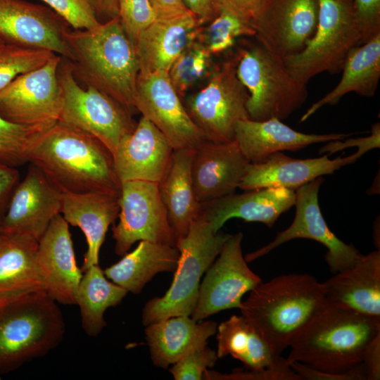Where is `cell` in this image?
Instances as JSON below:
<instances>
[{
  "label": "cell",
  "mask_w": 380,
  "mask_h": 380,
  "mask_svg": "<svg viewBox=\"0 0 380 380\" xmlns=\"http://www.w3.org/2000/svg\"><path fill=\"white\" fill-rule=\"evenodd\" d=\"M29 163L61 192L120 196L122 184L110 151L96 137L59 122L35 144Z\"/></svg>",
  "instance_id": "cell-1"
},
{
  "label": "cell",
  "mask_w": 380,
  "mask_h": 380,
  "mask_svg": "<svg viewBox=\"0 0 380 380\" xmlns=\"http://www.w3.org/2000/svg\"><path fill=\"white\" fill-rule=\"evenodd\" d=\"M65 37L76 79L136 113L139 63L118 17L89 29L70 27Z\"/></svg>",
  "instance_id": "cell-2"
},
{
  "label": "cell",
  "mask_w": 380,
  "mask_h": 380,
  "mask_svg": "<svg viewBox=\"0 0 380 380\" xmlns=\"http://www.w3.org/2000/svg\"><path fill=\"white\" fill-rule=\"evenodd\" d=\"M380 335V318L327 303L291 338L286 361L329 374L362 363L370 342Z\"/></svg>",
  "instance_id": "cell-3"
},
{
  "label": "cell",
  "mask_w": 380,
  "mask_h": 380,
  "mask_svg": "<svg viewBox=\"0 0 380 380\" xmlns=\"http://www.w3.org/2000/svg\"><path fill=\"white\" fill-rule=\"evenodd\" d=\"M327 303L322 282L308 274H286L262 281L239 309L278 355Z\"/></svg>",
  "instance_id": "cell-4"
},
{
  "label": "cell",
  "mask_w": 380,
  "mask_h": 380,
  "mask_svg": "<svg viewBox=\"0 0 380 380\" xmlns=\"http://www.w3.org/2000/svg\"><path fill=\"white\" fill-rule=\"evenodd\" d=\"M58 303L45 291L0 299V374L54 350L65 324Z\"/></svg>",
  "instance_id": "cell-5"
},
{
  "label": "cell",
  "mask_w": 380,
  "mask_h": 380,
  "mask_svg": "<svg viewBox=\"0 0 380 380\" xmlns=\"http://www.w3.org/2000/svg\"><path fill=\"white\" fill-rule=\"evenodd\" d=\"M230 234L215 232L211 224L199 216L187 234L177 239L179 252L174 278L161 297L149 300L142 312V323L175 316H191L197 303L202 276L214 262Z\"/></svg>",
  "instance_id": "cell-6"
},
{
  "label": "cell",
  "mask_w": 380,
  "mask_h": 380,
  "mask_svg": "<svg viewBox=\"0 0 380 380\" xmlns=\"http://www.w3.org/2000/svg\"><path fill=\"white\" fill-rule=\"evenodd\" d=\"M236 58L237 77L249 95V119L283 120L306 101L307 84L293 77L284 60L260 44L240 49Z\"/></svg>",
  "instance_id": "cell-7"
},
{
  "label": "cell",
  "mask_w": 380,
  "mask_h": 380,
  "mask_svg": "<svg viewBox=\"0 0 380 380\" xmlns=\"http://www.w3.org/2000/svg\"><path fill=\"white\" fill-rule=\"evenodd\" d=\"M315 31L298 52L284 59L296 80L307 84L317 75L341 72L349 53L362 44L352 0H317Z\"/></svg>",
  "instance_id": "cell-8"
},
{
  "label": "cell",
  "mask_w": 380,
  "mask_h": 380,
  "mask_svg": "<svg viewBox=\"0 0 380 380\" xmlns=\"http://www.w3.org/2000/svg\"><path fill=\"white\" fill-rule=\"evenodd\" d=\"M58 79L63 98L58 122L96 137L113 155L137 126L132 114L101 91L90 86L82 87L68 58H61Z\"/></svg>",
  "instance_id": "cell-9"
},
{
  "label": "cell",
  "mask_w": 380,
  "mask_h": 380,
  "mask_svg": "<svg viewBox=\"0 0 380 380\" xmlns=\"http://www.w3.org/2000/svg\"><path fill=\"white\" fill-rule=\"evenodd\" d=\"M248 96L236 75L235 56L213 70L205 87L186 99L185 108L205 139L232 142L236 123L248 118Z\"/></svg>",
  "instance_id": "cell-10"
},
{
  "label": "cell",
  "mask_w": 380,
  "mask_h": 380,
  "mask_svg": "<svg viewBox=\"0 0 380 380\" xmlns=\"http://www.w3.org/2000/svg\"><path fill=\"white\" fill-rule=\"evenodd\" d=\"M119 203V221L112 228L118 255H124L140 241L175 246L177 239L158 183L141 180L122 182Z\"/></svg>",
  "instance_id": "cell-11"
},
{
  "label": "cell",
  "mask_w": 380,
  "mask_h": 380,
  "mask_svg": "<svg viewBox=\"0 0 380 380\" xmlns=\"http://www.w3.org/2000/svg\"><path fill=\"white\" fill-rule=\"evenodd\" d=\"M62 56L23 73L0 91V115L18 125L53 126L60 118L63 98L58 79Z\"/></svg>",
  "instance_id": "cell-12"
},
{
  "label": "cell",
  "mask_w": 380,
  "mask_h": 380,
  "mask_svg": "<svg viewBox=\"0 0 380 380\" xmlns=\"http://www.w3.org/2000/svg\"><path fill=\"white\" fill-rule=\"evenodd\" d=\"M324 182L322 177L296 190V215L291 224L278 232L267 245L244 256L247 262L258 259L284 243L295 239H308L324 245L327 251L325 260L333 274L343 270L362 255L352 244L338 238L329 228L319 208L318 193Z\"/></svg>",
  "instance_id": "cell-13"
},
{
  "label": "cell",
  "mask_w": 380,
  "mask_h": 380,
  "mask_svg": "<svg viewBox=\"0 0 380 380\" xmlns=\"http://www.w3.org/2000/svg\"><path fill=\"white\" fill-rule=\"evenodd\" d=\"M243 236L241 232L230 234L206 270L191 315L194 320L202 321L222 310L240 309L243 296L262 281L243 255Z\"/></svg>",
  "instance_id": "cell-14"
},
{
  "label": "cell",
  "mask_w": 380,
  "mask_h": 380,
  "mask_svg": "<svg viewBox=\"0 0 380 380\" xmlns=\"http://www.w3.org/2000/svg\"><path fill=\"white\" fill-rule=\"evenodd\" d=\"M135 108L167 139L174 150L194 149L205 137L186 111L168 72H139Z\"/></svg>",
  "instance_id": "cell-15"
},
{
  "label": "cell",
  "mask_w": 380,
  "mask_h": 380,
  "mask_svg": "<svg viewBox=\"0 0 380 380\" xmlns=\"http://www.w3.org/2000/svg\"><path fill=\"white\" fill-rule=\"evenodd\" d=\"M317 18V0H265L252 24L259 44L284 60L305 46Z\"/></svg>",
  "instance_id": "cell-16"
},
{
  "label": "cell",
  "mask_w": 380,
  "mask_h": 380,
  "mask_svg": "<svg viewBox=\"0 0 380 380\" xmlns=\"http://www.w3.org/2000/svg\"><path fill=\"white\" fill-rule=\"evenodd\" d=\"M69 23L49 6L25 0H0V40L46 49L70 59L65 32Z\"/></svg>",
  "instance_id": "cell-17"
},
{
  "label": "cell",
  "mask_w": 380,
  "mask_h": 380,
  "mask_svg": "<svg viewBox=\"0 0 380 380\" xmlns=\"http://www.w3.org/2000/svg\"><path fill=\"white\" fill-rule=\"evenodd\" d=\"M61 205L62 192L31 164L12 194L0 221L1 233L25 234L39 241L61 213Z\"/></svg>",
  "instance_id": "cell-18"
},
{
  "label": "cell",
  "mask_w": 380,
  "mask_h": 380,
  "mask_svg": "<svg viewBox=\"0 0 380 380\" xmlns=\"http://www.w3.org/2000/svg\"><path fill=\"white\" fill-rule=\"evenodd\" d=\"M37 260L48 296L58 304L75 305L83 271L76 262L69 224L61 213L38 241Z\"/></svg>",
  "instance_id": "cell-19"
},
{
  "label": "cell",
  "mask_w": 380,
  "mask_h": 380,
  "mask_svg": "<svg viewBox=\"0 0 380 380\" xmlns=\"http://www.w3.org/2000/svg\"><path fill=\"white\" fill-rule=\"evenodd\" d=\"M174 148L165 136L141 116L134 130L113 154L114 167L121 184L141 180L159 183L171 160Z\"/></svg>",
  "instance_id": "cell-20"
},
{
  "label": "cell",
  "mask_w": 380,
  "mask_h": 380,
  "mask_svg": "<svg viewBox=\"0 0 380 380\" xmlns=\"http://www.w3.org/2000/svg\"><path fill=\"white\" fill-rule=\"evenodd\" d=\"M249 163L235 140L203 141L194 148L191 162L193 186L198 201L205 203L235 193Z\"/></svg>",
  "instance_id": "cell-21"
},
{
  "label": "cell",
  "mask_w": 380,
  "mask_h": 380,
  "mask_svg": "<svg viewBox=\"0 0 380 380\" xmlns=\"http://www.w3.org/2000/svg\"><path fill=\"white\" fill-rule=\"evenodd\" d=\"M363 153L357 150L346 156L333 160L322 157L296 159L277 152L260 163H249L239 185L243 190L268 186L284 187L296 191L317 177L333 174L341 167L355 163Z\"/></svg>",
  "instance_id": "cell-22"
},
{
  "label": "cell",
  "mask_w": 380,
  "mask_h": 380,
  "mask_svg": "<svg viewBox=\"0 0 380 380\" xmlns=\"http://www.w3.org/2000/svg\"><path fill=\"white\" fill-rule=\"evenodd\" d=\"M296 202V191L284 187L268 186L232 194L201 203L200 215L217 232L232 218L258 222L272 227L279 216Z\"/></svg>",
  "instance_id": "cell-23"
},
{
  "label": "cell",
  "mask_w": 380,
  "mask_h": 380,
  "mask_svg": "<svg viewBox=\"0 0 380 380\" xmlns=\"http://www.w3.org/2000/svg\"><path fill=\"white\" fill-rule=\"evenodd\" d=\"M352 134H306L293 129L275 118L262 121L246 118L236 123L234 140L249 163L255 164L277 152L296 151L313 144L343 140Z\"/></svg>",
  "instance_id": "cell-24"
},
{
  "label": "cell",
  "mask_w": 380,
  "mask_h": 380,
  "mask_svg": "<svg viewBox=\"0 0 380 380\" xmlns=\"http://www.w3.org/2000/svg\"><path fill=\"white\" fill-rule=\"evenodd\" d=\"M199 26L190 11L156 18L139 33L134 43L139 72H168L174 61L196 38Z\"/></svg>",
  "instance_id": "cell-25"
},
{
  "label": "cell",
  "mask_w": 380,
  "mask_h": 380,
  "mask_svg": "<svg viewBox=\"0 0 380 380\" xmlns=\"http://www.w3.org/2000/svg\"><path fill=\"white\" fill-rule=\"evenodd\" d=\"M327 303L380 318V251L362 255L322 282Z\"/></svg>",
  "instance_id": "cell-26"
},
{
  "label": "cell",
  "mask_w": 380,
  "mask_h": 380,
  "mask_svg": "<svg viewBox=\"0 0 380 380\" xmlns=\"http://www.w3.org/2000/svg\"><path fill=\"white\" fill-rule=\"evenodd\" d=\"M119 198L102 193L62 192L61 215L69 224L78 227L86 238L87 250L84 255L83 272L99 264L108 229L118 218Z\"/></svg>",
  "instance_id": "cell-27"
},
{
  "label": "cell",
  "mask_w": 380,
  "mask_h": 380,
  "mask_svg": "<svg viewBox=\"0 0 380 380\" xmlns=\"http://www.w3.org/2000/svg\"><path fill=\"white\" fill-rule=\"evenodd\" d=\"M145 327V337L153 365L167 369L189 351L207 343V339L216 333L217 324L181 315Z\"/></svg>",
  "instance_id": "cell-28"
},
{
  "label": "cell",
  "mask_w": 380,
  "mask_h": 380,
  "mask_svg": "<svg viewBox=\"0 0 380 380\" xmlns=\"http://www.w3.org/2000/svg\"><path fill=\"white\" fill-rule=\"evenodd\" d=\"M194 149L174 150L169 167L158 183L162 201L176 239L184 236L201 213L191 177Z\"/></svg>",
  "instance_id": "cell-29"
},
{
  "label": "cell",
  "mask_w": 380,
  "mask_h": 380,
  "mask_svg": "<svg viewBox=\"0 0 380 380\" xmlns=\"http://www.w3.org/2000/svg\"><path fill=\"white\" fill-rule=\"evenodd\" d=\"M38 241L20 234H0V299L44 291L38 265Z\"/></svg>",
  "instance_id": "cell-30"
},
{
  "label": "cell",
  "mask_w": 380,
  "mask_h": 380,
  "mask_svg": "<svg viewBox=\"0 0 380 380\" xmlns=\"http://www.w3.org/2000/svg\"><path fill=\"white\" fill-rule=\"evenodd\" d=\"M218 358L231 355L253 371L285 369L286 359L277 354L243 315H234L217 327Z\"/></svg>",
  "instance_id": "cell-31"
},
{
  "label": "cell",
  "mask_w": 380,
  "mask_h": 380,
  "mask_svg": "<svg viewBox=\"0 0 380 380\" xmlns=\"http://www.w3.org/2000/svg\"><path fill=\"white\" fill-rule=\"evenodd\" d=\"M341 72L337 85L312 103L302 115L300 122L326 105H336L348 93L367 97L374 95L380 79V34L354 48L346 58Z\"/></svg>",
  "instance_id": "cell-32"
},
{
  "label": "cell",
  "mask_w": 380,
  "mask_h": 380,
  "mask_svg": "<svg viewBox=\"0 0 380 380\" xmlns=\"http://www.w3.org/2000/svg\"><path fill=\"white\" fill-rule=\"evenodd\" d=\"M179 255L175 246L140 241L132 252L125 253L103 273L127 292L138 294L156 274L175 272Z\"/></svg>",
  "instance_id": "cell-33"
},
{
  "label": "cell",
  "mask_w": 380,
  "mask_h": 380,
  "mask_svg": "<svg viewBox=\"0 0 380 380\" xmlns=\"http://www.w3.org/2000/svg\"><path fill=\"white\" fill-rule=\"evenodd\" d=\"M84 272L77 289L75 305L80 308L82 329L88 336L95 337L106 326V310L120 304L128 292L108 281L99 264Z\"/></svg>",
  "instance_id": "cell-34"
},
{
  "label": "cell",
  "mask_w": 380,
  "mask_h": 380,
  "mask_svg": "<svg viewBox=\"0 0 380 380\" xmlns=\"http://www.w3.org/2000/svg\"><path fill=\"white\" fill-rule=\"evenodd\" d=\"M255 35L252 23L221 1L215 17L198 27L196 38L214 55L232 48L237 38Z\"/></svg>",
  "instance_id": "cell-35"
},
{
  "label": "cell",
  "mask_w": 380,
  "mask_h": 380,
  "mask_svg": "<svg viewBox=\"0 0 380 380\" xmlns=\"http://www.w3.org/2000/svg\"><path fill=\"white\" fill-rule=\"evenodd\" d=\"M212 54L196 38L183 50L171 65L168 75L180 98L212 71Z\"/></svg>",
  "instance_id": "cell-36"
},
{
  "label": "cell",
  "mask_w": 380,
  "mask_h": 380,
  "mask_svg": "<svg viewBox=\"0 0 380 380\" xmlns=\"http://www.w3.org/2000/svg\"><path fill=\"white\" fill-rule=\"evenodd\" d=\"M51 127L18 125L0 115V162L16 167L28 163L32 148Z\"/></svg>",
  "instance_id": "cell-37"
},
{
  "label": "cell",
  "mask_w": 380,
  "mask_h": 380,
  "mask_svg": "<svg viewBox=\"0 0 380 380\" xmlns=\"http://www.w3.org/2000/svg\"><path fill=\"white\" fill-rule=\"evenodd\" d=\"M56 53L42 49L0 44V91L19 75L44 65Z\"/></svg>",
  "instance_id": "cell-38"
},
{
  "label": "cell",
  "mask_w": 380,
  "mask_h": 380,
  "mask_svg": "<svg viewBox=\"0 0 380 380\" xmlns=\"http://www.w3.org/2000/svg\"><path fill=\"white\" fill-rule=\"evenodd\" d=\"M218 357L216 351L203 343L172 365L169 372L175 380L203 379L204 372L213 367Z\"/></svg>",
  "instance_id": "cell-39"
},
{
  "label": "cell",
  "mask_w": 380,
  "mask_h": 380,
  "mask_svg": "<svg viewBox=\"0 0 380 380\" xmlns=\"http://www.w3.org/2000/svg\"><path fill=\"white\" fill-rule=\"evenodd\" d=\"M118 18L134 44L139 33L156 18L150 0H118Z\"/></svg>",
  "instance_id": "cell-40"
},
{
  "label": "cell",
  "mask_w": 380,
  "mask_h": 380,
  "mask_svg": "<svg viewBox=\"0 0 380 380\" xmlns=\"http://www.w3.org/2000/svg\"><path fill=\"white\" fill-rule=\"evenodd\" d=\"M61 15L73 29H89L100 24L87 0H41Z\"/></svg>",
  "instance_id": "cell-41"
},
{
  "label": "cell",
  "mask_w": 380,
  "mask_h": 380,
  "mask_svg": "<svg viewBox=\"0 0 380 380\" xmlns=\"http://www.w3.org/2000/svg\"><path fill=\"white\" fill-rule=\"evenodd\" d=\"M352 9L362 44L380 34V0H352Z\"/></svg>",
  "instance_id": "cell-42"
},
{
  "label": "cell",
  "mask_w": 380,
  "mask_h": 380,
  "mask_svg": "<svg viewBox=\"0 0 380 380\" xmlns=\"http://www.w3.org/2000/svg\"><path fill=\"white\" fill-rule=\"evenodd\" d=\"M203 379L207 380H303L291 367L279 369L253 371L235 369L229 374H222L216 371L206 369Z\"/></svg>",
  "instance_id": "cell-43"
},
{
  "label": "cell",
  "mask_w": 380,
  "mask_h": 380,
  "mask_svg": "<svg viewBox=\"0 0 380 380\" xmlns=\"http://www.w3.org/2000/svg\"><path fill=\"white\" fill-rule=\"evenodd\" d=\"M341 140L331 141L319 149V153L329 152L330 154L339 151L348 147L357 146V150L365 153L371 149L379 148L380 145V125L379 122L374 124L372 127V134L355 139H350L344 142Z\"/></svg>",
  "instance_id": "cell-44"
},
{
  "label": "cell",
  "mask_w": 380,
  "mask_h": 380,
  "mask_svg": "<svg viewBox=\"0 0 380 380\" xmlns=\"http://www.w3.org/2000/svg\"><path fill=\"white\" fill-rule=\"evenodd\" d=\"M289 365L303 379L325 380L322 371L298 362H291ZM331 380H367V374L361 363L345 373L336 374Z\"/></svg>",
  "instance_id": "cell-45"
},
{
  "label": "cell",
  "mask_w": 380,
  "mask_h": 380,
  "mask_svg": "<svg viewBox=\"0 0 380 380\" xmlns=\"http://www.w3.org/2000/svg\"><path fill=\"white\" fill-rule=\"evenodd\" d=\"M20 181V173L16 167L0 162V221Z\"/></svg>",
  "instance_id": "cell-46"
},
{
  "label": "cell",
  "mask_w": 380,
  "mask_h": 380,
  "mask_svg": "<svg viewBox=\"0 0 380 380\" xmlns=\"http://www.w3.org/2000/svg\"><path fill=\"white\" fill-rule=\"evenodd\" d=\"M186 8L197 19L200 26L205 25L217 15L221 0H183Z\"/></svg>",
  "instance_id": "cell-47"
},
{
  "label": "cell",
  "mask_w": 380,
  "mask_h": 380,
  "mask_svg": "<svg viewBox=\"0 0 380 380\" xmlns=\"http://www.w3.org/2000/svg\"><path fill=\"white\" fill-rule=\"evenodd\" d=\"M362 364L367 374V380H379L380 335L374 338L367 347Z\"/></svg>",
  "instance_id": "cell-48"
},
{
  "label": "cell",
  "mask_w": 380,
  "mask_h": 380,
  "mask_svg": "<svg viewBox=\"0 0 380 380\" xmlns=\"http://www.w3.org/2000/svg\"><path fill=\"white\" fill-rule=\"evenodd\" d=\"M221 1L252 23L265 0H221Z\"/></svg>",
  "instance_id": "cell-49"
},
{
  "label": "cell",
  "mask_w": 380,
  "mask_h": 380,
  "mask_svg": "<svg viewBox=\"0 0 380 380\" xmlns=\"http://www.w3.org/2000/svg\"><path fill=\"white\" fill-rule=\"evenodd\" d=\"M100 23L118 17V0H87Z\"/></svg>",
  "instance_id": "cell-50"
},
{
  "label": "cell",
  "mask_w": 380,
  "mask_h": 380,
  "mask_svg": "<svg viewBox=\"0 0 380 380\" xmlns=\"http://www.w3.org/2000/svg\"><path fill=\"white\" fill-rule=\"evenodd\" d=\"M156 18L176 15L189 11L183 0H150Z\"/></svg>",
  "instance_id": "cell-51"
},
{
  "label": "cell",
  "mask_w": 380,
  "mask_h": 380,
  "mask_svg": "<svg viewBox=\"0 0 380 380\" xmlns=\"http://www.w3.org/2000/svg\"><path fill=\"white\" fill-rule=\"evenodd\" d=\"M3 44V42L0 40V44Z\"/></svg>",
  "instance_id": "cell-52"
},
{
  "label": "cell",
  "mask_w": 380,
  "mask_h": 380,
  "mask_svg": "<svg viewBox=\"0 0 380 380\" xmlns=\"http://www.w3.org/2000/svg\"><path fill=\"white\" fill-rule=\"evenodd\" d=\"M0 234H1V229H0Z\"/></svg>",
  "instance_id": "cell-53"
}]
</instances>
